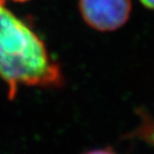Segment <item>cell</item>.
Listing matches in <instances>:
<instances>
[{
  "instance_id": "7a4b0ae2",
  "label": "cell",
  "mask_w": 154,
  "mask_h": 154,
  "mask_svg": "<svg viewBox=\"0 0 154 154\" xmlns=\"http://www.w3.org/2000/svg\"><path fill=\"white\" fill-rule=\"evenodd\" d=\"M83 19L92 28L100 31L118 29L128 20L130 0H79Z\"/></svg>"
},
{
  "instance_id": "6da1fadb",
  "label": "cell",
  "mask_w": 154,
  "mask_h": 154,
  "mask_svg": "<svg viewBox=\"0 0 154 154\" xmlns=\"http://www.w3.org/2000/svg\"><path fill=\"white\" fill-rule=\"evenodd\" d=\"M0 77L13 99L18 86L59 87L60 66L42 39L0 0Z\"/></svg>"
},
{
  "instance_id": "3957f363",
  "label": "cell",
  "mask_w": 154,
  "mask_h": 154,
  "mask_svg": "<svg viewBox=\"0 0 154 154\" xmlns=\"http://www.w3.org/2000/svg\"><path fill=\"white\" fill-rule=\"evenodd\" d=\"M140 2L145 6V7L154 10V0H140Z\"/></svg>"
},
{
  "instance_id": "277c9868",
  "label": "cell",
  "mask_w": 154,
  "mask_h": 154,
  "mask_svg": "<svg viewBox=\"0 0 154 154\" xmlns=\"http://www.w3.org/2000/svg\"><path fill=\"white\" fill-rule=\"evenodd\" d=\"M15 2H24V1H27V0H13Z\"/></svg>"
}]
</instances>
